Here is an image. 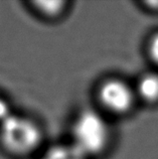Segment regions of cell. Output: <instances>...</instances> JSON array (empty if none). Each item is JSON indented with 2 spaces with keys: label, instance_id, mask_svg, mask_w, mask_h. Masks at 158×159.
I'll list each match as a JSON object with an SVG mask.
<instances>
[{
  "label": "cell",
  "instance_id": "8",
  "mask_svg": "<svg viewBox=\"0 0 158 159\" xmlns=\"http://www.w3.org/2000/svg\"><path fill=\"white\" fill-rule=\"evenodd\" d=\"M10 115H11V113H10L9 106H8V104L0 97V123L3 122V121Z\"/></svg>",
  "mask_w": 158,
  "mask_h": 159
},
{
  "label": "cell",
  "instance_id": "6",
  "mask_svg": "<svg viewBox=\"0 0 158 159\" xmlns=\"http://www.w3.org/2000/svg\"><path fill=\"white\" fill-rule=\"evenodd\" d=\"M147 56L153 65H155L158 68V31L149 37L146 45Z\"/></svg>",
  "mask_w": 158,
  "mask_h": 159
},
{
  "label": "cell",
  "instance_id": "5",
  "mask_svg": "<svg viewBox=\"0 0 158 159\" xmlns=\"http://www.w3.org/2000/svg\"><path fill=\"white\" fill-rule=\"evenodd\" d=\"M37 159H88L72 143L56 145L47 149Z\"/></svg>",
  "mask_w": 158,
  "mask_h": 159
},
{
  "label": "cell",
  "instance_id": "4",
  "mask_svg": "<svg viewBox=\"0 0 158 159\" xmlns=\"http://www.w3.org/2000/svg\"><path fill=\"white\" fill-rule=\"evenodd\" d=\"M134 85L138 102L148 105L158 103V73L147 72L138 78Z\"/></svg>",
  "mask_w": 158,
  "mask_h": 159
},
{
  "label": "cell",
  "instance_id": "2",
  "mask_svg": "<svg viewBox=\"0 0 158 159\" xmlns=\"http://www.w3.org/2000/svg\"><path fill=\"white\" fill-rule=\"evenodd\" d=\"M99 110L108 117L123 116L132 111L138 102L134 85L120 78H108L97 89Z\"/></svg>",
  "mask_w": 158,
  "mask_h": 159
},
{
  "label": "cell",
  "instance_id": "3",
  "mask_svg": "<svg viewBox=\"0 0 158 159\" xmlns=\"http://www.w3.org/2000/svg\"><path fill=\"white\" fill-rule=\"evenodd\" d=\"M0 138L10 152L26 154L38 145L41 133L33 121L11 114L0 123Z\"/></svg>",
  "mask_w": 158,
  "mask_h": 159
},
{
  "label": "cell",
  "instance_id": "7",
  "mask_svg": "<svg viewBox=\"0 0 158 159\" xmlns=\"http://www.w3.org/2000/svg\"><path fill=\"white\" fill-rule=\"evenodd\" d=\"M43 12L47 14H57L63 10V6H64V2L61 1H44V2H37L36 3Z\"/></svg>",
  "mask_w": 158,
  "mask_h": 159
},
{
  "label": "cell",
  "instance_id": "1",
  "mask_svg": "<svg viewBox=\"0 0 158 159\" xmlns=\"http://www.w3.org/2000/svg\"><path fill=\"white\" fill-rule=\"evenodd\" d=\"M113 139L111 122L99 109H84L77 115L72 128V143L90 159L106 151Z\"/></svg>",
  "mask_w": 158,
  "mask_h": 159
}]
</instances>
